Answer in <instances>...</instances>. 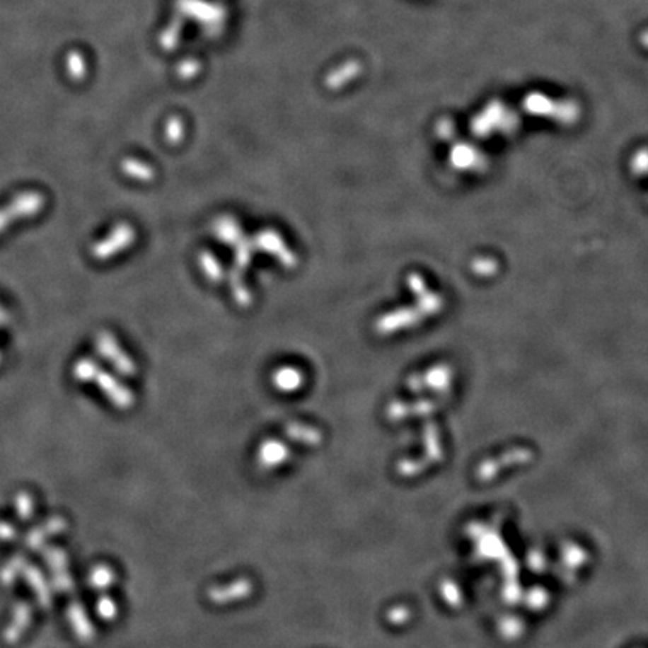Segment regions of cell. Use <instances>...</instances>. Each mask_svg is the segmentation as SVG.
Segmentation results:
<instances>
[{
	"label": "cell",
	"mask_w": 648,
	"mask_h": 648,
	"mask_svg": "<svg viewBox=\"0 0 648 648\" xmlns=\"http://www.w3.org/2000/svg\"><path fill=\"white\" fill-rule=\"evenodd\" d=\"M74 376L80 381L96 383L98 388L104 392L111 404L120 410L129 408L135 401L134 393L128 388H125L111 374L103 371L91 359H81L80 362H77V365L74 366Z\"/></svg>",
	"instance_id": "obj_1"
},
{
	"label": "cell",
	"mask_w": 648,
	"mask_h": 648,
	"mask_svg": "<svg viewBox=\"0 0 648 648\" xmlns=\"http://www.w3.org/2000/svg\"><path fill=\"white\" fill-rule=\"evenodd\" d=\"M254 243L257 249H261L266 254L275 257L279 261V265L285 269H293L297 265L296 254L287 246L282 236L275 230L265 228L258 231L254 238Z\"/></svg>",
	"instance_id": "obj_2"
},
{
	"label": "cell",
	"mask_w": 648,
	"mask_h": 648,
	"mask_svg": "<svg viewBox=\"0 0 648 648\" xmlns=\"http://www.w3.org/2000/svg\"><path fill=\"white\" fill-rule=\"evenodd\" d=\"M44 562L52 573V581L59 593L74 590V579L69 572V560L66 552L59 546H48L44 550Z\"/></svg>",
	"instance_id": "obj_3"
},
{
	"label": "cell",
	"mask_w": 648,
	"mask_h": 648,
	"mask_svg": "<svg viewBox=\"0 0 648 648\" xmlns=\"http://www.w3.org/2000/svg\"><path fill=\"white\" fill-rule=\"evenodd\" d=\"M44 207V197L38 192H28L18 195L5 209L0 210V231H4L8 224L20 218H28Z\"/></svg>",
	"instance_id": "obj_4"
},
{
	"label": "cell",
	"mask_w": 648,
	"mask_h": 648,
	"mask_svg": "<svg viewBox=\"0 0 648 648\" xmlns=\"http://www.w3.org/2000/svg\"><path fill=\"white\" fill-rule=\"evenodd\" d=\"M135 241V230L129 226V224H119V226L115 227V230L111 231L104 241L96 243L92 248V254L98 260H107L115 257L119 254L123 249H127L129 245H132Z\"/></svg>",
	"instance_id": "obj_5"
},
{
	"label": "cell",
	"mask_w": 648,
	"mask_h": 648,
	"mask_svg": "<svg viewBox=\"0 0 648 648\" xmlns=\"http://www.w3.org/2000/svg\"><path fill=\"white\" fill-rule=\"evenodd\" d=\"M96 347H98V352L101 353L108 360V362H111V365L119 371V374H122V376H127V377L134 376L137 371L135 364L132 362V359L119 347L117 341L113 338V335H110L107 332L99 333L96 338Z\"/></svg>",
	"instance_id": "obj_6"
},
{
	"label": "cell",
	"mask_w": 648,
	"mask_h": 648,
	"mask_svg": "<svg viewBox=\"0 0 648 648\" xmlns=\"http://www.w3.org/2000/svg\"><path fill=\"white\" fill-rule=\"evenodd\" d=\"M254 584L251 579L241 578L230 584L219 585V587H212L207 593L209 601L215 605H228L233 602H239L246 599L253 594Z\"/></svg>",
	"instance_id": "obj_7"
},
{
	"label": "cell",
	"mask_w": 648,
	"mask_h": 648,
	"mask_svg": "<svg viewBox=\"0 0 648 648\" xmlns=\"http://www.w3.org/2000/svg\"><path fill=\"white\" fill-rule=\"evenodd\" d=\"M32 623V608L28 602H18L14 609H12V615L8 623L6 629L4 630V640L8 644H16L21 640L24 633L28 632Z\"/></svg>",
	"instance_id": "obj_8"
},
{
	"label": "cell",
	"mask_w": 648,
	"mask_h": 648,
	"mask_svg": "<svg viewBox=\"0 0 648 648\" xmlns=\"http://www.w3.org/2000/svg\"><path fill=\"white\" fill-rule=\"evenodd\" d=\"M290 459V449L279 440L269 439L258 447L257 461L258 465L265 470H272L282 465L285 461Z\"/></svg>",
	"instance_id": "obj_9"
},
{
	"label": "cell",
	"mask_w": 648,
	"mask_h": 648,
	"mask_svg": "<svg viewBox=\"0 0 648 648\" xmlns=\"http://www.w3.org/2000/svg\"><path fill=\"white\" fill-rule=\"evenodd\" d=\"M65 530H66V521L62 516H52L45 522H42V524H40L38 527H33L28 533L26 545L33 551L41 550L50 538L64 533Z\"/></svg>",
	"instance_id": "obj_10"
},
{
	"label": "cell",
	"mask_w": 648,
	"mask_h": 648,
	"mask_svg": "<svg viewBox=\"0 0 648 648\" xmlns=\"http://www.w3.org/2000/svg\"><path fill=\"white\" fill-rule=\"evenodd\" d=\"M21 577L26 579V582L29 584V587L33 591V594L36 597V602L40 603V606L44 608V609L52 608V605H53L52 589H50V585H48L45 577H44V573L40 570V567H36V566L28 563L26 567H24V570H23Z\"/></svg>",
	"instance_id": "obj_11"
},
{
	"label": "cell",
	"mask_w": 648,
	"mask_h": 648,
	"mask_svg": "<svg viewBox=\"0 0 648 648\" xmlns=\"http://www.w3.org/2000/svg\"><path fill=\"white\" fill-rule=\"evenodd\" d=\"M66 617H68L72 632L76 633V637L81 642H91L93 640L95 629H93V625H92L89 615H87L86 609L83 608L81 603L79 602L69 603L68 611H66Z\"/></svg>",
	"instance_id": "obj_12"
},
{
	"label": "cell",
	"mask_w": 648,
	"mask_h": 648,
	"mask_svg": "<svg viewBox=\"0 0 648 648\" xmlns=\"http://www.w3.org/2000/svg\"><path fill=\"white\" fill-rule=\"evenodd\" d=\"M212 230H214V234L219 239V242L226 245H236L243 238V231L239 222L230 215H222L216 218L214 224H212Z\"/></svg>",
	"instance_id": "obj_13"
},
{
	"label": "cell",
	"mask_w": 648,
	"mask_h": 648,
	"mask_svg": "<svg viewBox=\"0 0 648 648\" xmlns=\"http://www.w3.org/2000/svg\"><path fill=\"white\" fill-rule=\"evenodd\" d=\"M303 374L294 366H282L273 372L272 384L279 392H296L303 386Z\"/></svg>",
	"instance_id": "obj_14"
},
{
	"label": "cell",
	"mask_w": 648,
	"mask_h": 648,
	"mask_svg": "<svg viewBox=\"0 0 648 648\" xmlns=\"http://www.w3.org/2000/svg\"><path fill=\"white\" fill-rule=\"evenodd\" d=\"M285 435L296 443H301V444L311 446V447L318 446L323 440V435L317 428L303 425V423H290V425H287Z\"/></svg>",
	"instance_id": "obj_15"
},
{
	"label": "cell",
	"mask_w": 648,
	"mask_h": 648,
	"mask_svg": "<svg viewBox=\"0 0 648 648\" xmlns=\"http://www.w3.org/2000/svg\"><path fill=\"white\" fill-rule=\"evenodd\" d=\"M228 284L236 303L241 305L242 308H246L253 303V293L249 291L245 282V272L233 267L228 272Z\"/></svg>",
	"instance_id": "obj_16"
},
{
	"label": "cell",
	"mask_w": 648,
	"mask_h": 648,
	"mask_svg": "<svg viewBox=\"0 0 648 648\" xmlns=\"http://www.w3.org/2000/svg\"><path fill=\"white\" fill-rule=\"evenodd\" d=\"M26 565H28V560L23 555H14L12 558H9L6 565L0 569V584H2L4 587H11V585H14L17 578L23 575V570L24 567H26Z\"/></svg>",
	"instance_id": "obj_17"
},
{
	"label": "cell",
	"mask_w": 648,
	"mask_h": 648,
	"mask_svg": "<svg viewBox=\"0 0 648 648\" xmlns=\"http://www.w3.org/2000/svg\"><path fill=\"white\" fill-rule=\"evenodd\" d=\"M122 170L125 174H127V176L135 180H140V182H151L155 178L154 168L149 164H146V162L139 161V159H132V158L125 159L122 164Z\"/></svg>",
	"instance_id": "obj_18"
},
{
	"label": "cell",
	"mask_w": 648,
	"mask_h": 648,
	"mask_svg": "<svg viewBox=\"0 0 648 648\" xmlns=\"http://www.w3.org/2000/svg\"><path fill=\"white\" fill-rule=\"evenodd\" d=\"M198 265H200V269L203 270L206 278L212 282H221L226 278V273H224L218 258L209 251H203L198 255Z\"/></svg>",
	"instance_id": "obj_19"
},
{
	"label": "cell",
	"mask_w": 648,
	"mask_h": 648,
	"mask_svg": "<svg viewBox=\"0 0 648 648\" xmlns=\"http://www.w3.org/2000/svg\"><path fill=\"white\" fill-rule=\"evenodd\" d=\"M116 575L107 565H98L89 573V584L93 590H107L113 585Z\"/></svg>",
	"instance_id": "obj_20"
},
{
	"label": "cell",
	"mask_w": 648,
	"mask_h": 648,
	"mask_svg": "<svg viewBox=\"0 0 648 648\" xmlns=\"http://www.w3.org/2000/svg\"><path fill=\"white\" fill-rule=\"evenodd\" d=\"M234 246H236L234 267L245 272L246 267L249 266V263H251L253 255H254V249H255L254 239H248L243 236V238L238 243H236Z\"/></svg>",
	"instance_id": "obj_21"
},
{
	"label": "cell",
	"mask_w": 648,
	"mask_h": 648,
	"mask_svg": "<svg viewBox=\"0 0 648 648\" xmlns=\"http://www.w3.org/2000/svg\"><path fill=\"white\" fill-rule=\"evenodd\" d=\"M33 498L29 492L20 491L16 497V510L21 521H28L33 515Z\"/></svg>",
	"instance_id": "obj_22"
},
{
	"label": "cell",
	"mask_w": 648,
	"mask_h": 648,
	"mask_svg": "<svg viewBox=\"0 0 648 648\" xmlns=\"http://www.w3.org/2000/svg\"><path fill=\"white\" fill-rule=\"evenodd\" d=\"M96 613L103 620L111 621L117 617V605L110 596H101L96 602Z\"/></svg>",
	"instance_id": "obj_23"
},
{
	"label": "cell",
	"mask_w": 648,
	"mask_h": 648,
	"mask_svg": "<svg viewBox=\"0 0 648 648\" xmlns=\"http://www.w3.org/2000/svg\"><path fill=\"white\" fill-rule=\"evenodd\" d=\"M166 137H167V140L171 143V144H176L182 140V137H183V127H182V122L179 119H171L167 125V129H166Z\"/></svg>",
	"instance_id": "obj_24"
},
{
	"label": "cell",
	"mask_w": 648,
	"mask_h": 648,
	"mask_svg": "<svg viewBox=\"0 0 648 648\" xmlns=\"http://www.w3.org/2000/svg\"><path fill=\"white\" fill-rule=\"evenodd\" d=\"M17 538V528L14 526H11L9 522L0 521V540L2 542H11Z\"/></svg>",
	"instance_id": "obj_25"
},
{
	"label": "cell",
	"mask_w": 648,
	"mask_h": 648,
	"mask_svg": "<svg viewBox=\"0 0 648 648\" xmlns=\"http://www.w3.org/2000/svg\"><path fill=\"white\" fill-rule=\"evenodd\" d=\"M5 318H6V316H5V313H4V309L0 308V323H2Z\"/></svg>",
	"instance_id": "obj_26"
}]
</instances>
